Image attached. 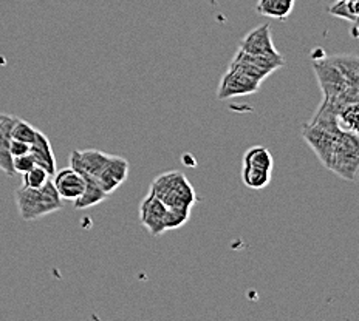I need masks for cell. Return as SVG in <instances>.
I'll list each match as a JSON object with an SVG mask.
<instances>
[{
	"instance_id": "20",
	"label": "cell",
	"mask_w": 359,
	"mask_h": 321,
	"mask_svg": "<svg viewBox=\"0 0 359 321\" xmlns=\"http://www.w3.org/2000/svg\"><path fill=\"white\" fill-rule=\"evenodd\" d=\"M36 131H37V129H34V127L29 122L24 121V119H20V117H14L13 129H11L13 139L22 141V143H27V144H32L34 141Z\"/></svg>"
},
{
	"instance_id": "18",
	"label": "cell",
	"mask_w": 359,
	"mask_h": 321,
	"mask_svg": "<svg viewBox=\"0 0 359 321\" xmlns=\"http://www.w3.org/2000/svg\"><path fill=\"white\" fill-rule=\"evenodd\" d=\"M358 115H359V106L358 102L346 104L338 111V124L342 130L358 133Z\"/></svg>"
},
{
	"instance_id": "23",
	"label": "cell",
	"mask_w": 359,
	"mask_h": 321,
	"mask_svg": "<svg viewBox=\"0 0 359 321\" xmlns=\"http://www.w3.org/2000/svg\"><path fill=\"white\" fill-rule=\"evenodd\" d=\"M34 166H36V162L33 159L32 153L14 156V158H13V170H14V173L24 175V173H27V171L32 170Z\"/></svg>"
},
{
	"instance_id": "26",
	"label": "cell",
	"mask_w": 359,
	"mask_h": 321,
	"mask_svg": "<svg viewBox=\"0 0 359 321\" xmlns=\"http://www.w3.org/2000/svg\"><path fill=\"white\" fill-rule=\"evenodd\" d=\"M0 117H2V113H0Z\"/></svg>"
},
{
	"instance_id": "7",
	"label": "cell",
	"mask_w": 359,
	"mask_h": 321,
	"mask_svg": "<svg viewBox=\"0 0 359 321\" xmlns=\"http://www.w3.org/2000/svg\"><path fill=\"white\" fill-rule=\"evenodd\" d=\"M238 50L256 56H279L280 53L274 47L271 27L268 24L259 25L246 34L238 45Z\"/></svg>"
},
{
	"instance_id": "22",
	"label": "cell",
	"mask_w": 359,
	"mask_h": 321,
	"mask_svg": "<svg viewBox=\"0 0 359 321\" xmlns=\"http://www.w3.org/2000/svg\"><path fill=\"white\" fill-rule=\"evenodd\" d=\"M51 176L47 170H43L39 166H34L32 170L22 175V185L28 189H39L48 181Z\"/></svg>"
},
{
	"instance_id": "4",
	"label": "cell",
	"mask_w": 359,
	"mask_h": 321,
	"mask_svg": "<svg viewBox=\"0 0 359 321\" xmlns=\"http://www.w3.org/2000/svg\"><path fill=\"white\" fill-rule=\"evenodd\" d=\"M262 80L254 79L241 70L229 66L226 73L222 76V80L217 88V99L228 101L233 98H242L257 93L260 90Z\"/></svg>"
},
{
	"instance_id": "19",
	"label": "cell",
	"mask_w": 359,
	"mask_h": 321,
	"mask_svg": "<svg viewBox=\"0 0 359 321\" xmlns=\"http://www.w3.org/2000/svg\"><path fill=\"white\" fill-rule=\"evenodd\" d=\"M358 3L359 0H351V2H344V0H338L334 5H332L328 8V13L334 17L344 19L347 22H351V24H358Z\"/></svg>"
},
{
	"instance_id": "15",
	"label": "cell",
	"mask_w": 359,
	"mask_h": 321,
	"mask_svg": "<svg viewBox=\"0 0 359 321\" xmlns=\"http://www.w3.org/2000/svg\"><path fill=\"white\" fill-rule=\"evenodd\" d=\"M243 167L259 169V170L271 171L273 173V169H274L273 155L269 153L268 148L262 145L251 147L243 155Z\"/></svg>"
},
{
	"instance_id": "16",
	"label": "cell",
	"mask_w": 359,
	"mask_h": 321,
	"mask_svg": "<svg viewBox=\"0 0 359 321\" xmlns=\"http://www.w3.org/2000/svg\"><path fill=\"white\" fill-rule=\"evenodd\" d=\"M341 74L350 84L359 85V59L355 55H338L330 57Z\"/></svg>"
},
{
	"instance_id": "14",
	"label": "cell",
	"mask_w": 359,
	"mask_h": 321,
	"mask_svg": "<svg viewBox=\"0 0 359 321\" xmlns=\"http://www.w3.org/2000/svg\"><path fill=\"white\" fill-rule=\"evenodd\" d=\"M86 179V189L82 192V195L73 201V206L76 211H82V208H90L93 206H98L102 201L107 199V193L102 190L101 185L98 184L95 178L84 176Z\"/></svg>"
},
{
	"instance_id": "24",
	"label": "cell",
	"mask_w": 359,
	"mask_h": 321,
	"mask_svg": "<svg viewBox=\"0 0 359 321\" xmlns=\"http://www.w3.org/2000/svg\"><path fill=\"white\" fill-rule=\"evenodd\" d=\"M29 145H32V144H27V143H22V141L13 139L11 141V145H10L11 156L14 158V156H20V155L29 153Z\"/></svg>"
},
{
	"instance_id": "8",
	"label": "cell",
	"mask_w": 359,
	"mask_h": 321,
	"mask_svg": "<svg viewBox=\"0 0 359 321\" xmlns=\"http://www.w3.org/2000/svg\"><path fill=\"white\" fill-rule=\"evenodd\" d=\"M129 161L121 156H110L106 166L98 173L95 179L102 187V190L110 195L115 190H118L121 185L127 181V176H129Z\"/></svg>"
},
{
	"instance_id": "10",
	"label": "cell",
	"mask_w": 359,
	"mask_h": 321,
	"mask_svg": "<svg viewBox=\"0 0 359 321\" xmlns=\"http://www.w3.org/2000/svg\"><path fill=\"white\" fill-rule=\"evenodd\" d=\"M53 185L64 201L78 199L86 189V179L72 167L56 170Z\"/></svg>"
},
{
	"instance_id": "13",
	"label": "cell",
	"mask_w": 359,
	"mask_h": 321,
	"mask_svg": "<svg viewBox=\"0 0 359 321\" xmlns=\"http://www.w3.org/2000/svg\"><path fill=\"white\" fill-rule=\"evenodd\" d=\"M294 5L296 0H257L256 11L269 19L285 20L293 13Z\"/></svg>"
},
{
	"instance_id": "11",
	"label": "cell",
	"mask_w": 359,
	"mask_h": 321,
	"mask_svg": "<svg viewBox=\"0 0 359 321\" xmlns=\"http://www.w3.org/2000/svg\"><path fill=\"white\" fill-rule=\"evenodd\" d=\"M29 153H32L36 166L47 170L50 176H53L56 173L57 167H56V158H55L53 148H51L50 139L45 136L42 131L39 130L36 131L34 141L32 143V145H29Z\"/></svg>"
},
{
	"instance_id": "3",
	"label": "cell",
	"mask_w": 359,
	"mask_h": 321,
	"mask_svg": "<svg viewBox=\"0 0 359 321\" xmlns=\"http://www.w3.org/2000/svg\"><path fill=\"white\" fill-rule=\"evenodd\" d=\"M359 169V141L358 133L342 130L333 147L330 166L328 170L334 175L346 179V181H355Z\"/></svg>"
},
{
	"instance_id": "25",
	"label": "cell",
	"mask_w": 359,
	"mask_h": 321,
	"mask_svg": "<svg viewBox=\"0 0 359 321\" xmlns=\"http://www.w3.org/2000/svg\"><path fill=\"white\" fill-rule=\"evenodd\" d=\"M344 2H351V0H344Z\"/></svg>"
},
{
	"instance_id": "5",
	"label": "cell",
	"mask_w": 359,
	"mask_h": 321,
	"mask_svg": "<svg viewBox=\"0 0 359 321\" xmlns=\"http://www.w3.org/2000/svg\"><path fill=\"white\" fill-rule=\"evenodd\" d=\"M341 131H338V133L328 131V130L323 129V127L311 124V122H306L304 125V129H302L304 139L306 141V144L313 148V152L316 153L319 161L324 164L325 169H328V166H330L333 147L336 143V138H338V134Z\"/></svg>"
},
{
	"instance_id": "9",
	"label": "cell",
	"mask_w": 359,
	"mask_h": 321,
	"mask_svg": "<svg viewBox=\"0 0 359 321\" xmlns=\"http://www.w3.org/2000/svg\"><path fill=\"white\" fill-rule=\"evenodd\" d=\"M109 153L87 148V150H73L70 153V167L74 169L82 176L96 178L102 167L110 159Z\"/></svg>"
},
{
	"instance_id": "6",
	"label": "cell",
	"mask_w": 359,
	"mask_h": 321,
	"mask_svg": "<svg viewBox=\"0 0 359 321\" xmlns=\"http://www.w3.org/2000/svg\"><path fill=\"white\" fill-rule=\"evenodd\" d=\"M166 213L168 207L149 192L140 206V221L152 236L166 234Z\"/></svg>"
},
{
	"instance_id": "12",
	"label": "cell",
	"mask_w": 359,
	"mask_h": 321,
	"mask_svg": "<svg viewBox=\"0 0 359 321\" xmlns=\"http://www.w3.org/2000/svg\"><path fill=\"white\" fill-rule=\"evenodd\" d=\"M14 117L11 115H4L0 117V170L4 171L6 176L16 175L13 170V156L10 152L11 145V129Z\"/></svg>"
},
{
	"instance_id": "1",
	"label": "cell",
	"mask_w": 359,
	"mask_h": 321,
	"mask_svg": "<svg viewBox=\"0 0 359 321\" xmlns=\"http://www.w3.org/2000/svg\"><path fill=\"white\" fill-rule=\"evenodd\" d=\"M16 204L20 218L32 222L50 213L62 211L64 199L59 197L50 178L39 189H28L22 185L16 190Z\"/></svg>"
},
{
	"instance_id": "21",
	"label": "cell",
	"mask_w": 359,
	"mask_h": 321,
	"mask_svg": "<svg viewBox=\"0 0 359 321\" xmlns=\"http://www.w3.org/2000/svg\"><path fill=\"white\" fill-rule=\"evenodd\" d=\"M192 208L188 207H177V208H168L166 213V232L169 230H177L191 218Z\"/></svg>"
},
{
	"instance_id": "17",
	"label": "cell",
	"mask_w": 359,
	"mask_h": 321,
	"mask_svg": "<svg viewBox=\"0 0 359 321\" xmlns=\"http://www.w3.org/2000/svg\"><path fill=\"white\" fill-rule=\"evenodd\" d=\"M242 181L248 189L262 190V189L268 187V184L271 183V171L243 167L242 169Z\"/></svg>"
},
{
	"instance_id": "2",
	"label": "cell",
	"mask_w": 359,
	"mask_h": 321,
	"mask_svg": "<svg viewBox=\"0 0 359 321\" xmlns=\"http://www.w3.org/2000/svg\"><path fill=\"white\" fill-rule=\"evenodd\" d=\"M149 192L158 198L168 208H192L198 201L197 193L194 190L189 179L182 171L177 170L164 171V173L156 176Z\"/></svg>"
}]
</instances>
